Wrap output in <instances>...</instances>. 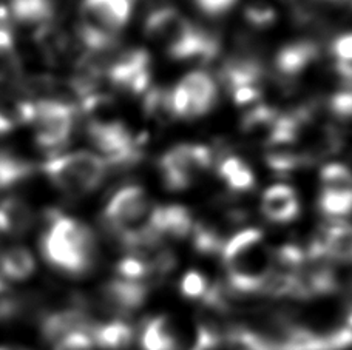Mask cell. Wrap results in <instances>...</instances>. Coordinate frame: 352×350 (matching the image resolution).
<instances>
[{
	"label": "cell",
	"mask_w": 352,
	"mask_h": 350,
	"mask_svg": "<svg viewBox=\"0 0 352 350\" xmlns=\"http://www.w3.org/2000/svg\"><path fill=\"white\" fill-rule=\"evenodd\" d=\"M244 19L255 28H267L275 22L276 12L266 2H252L244 10Z\"/></svg>",
	"instance_id": "cell-29"
},
{
	"label": "cell",
	"mask_w": 352,
	"mask_h": 350,
	"mask_svg": "<svg viewBox=\"0 0 352 350\" xmlns=\"http://www.w3.org/2000/svg\"><path fill=\"white\" fill-rule=\"evenodd\" d=\"M135 0H82L78 36L91 54H100L116 43L129 23Z\"/></svg>",
	"instance_id": "cell-4"
},
{
	"label": "cell",
	"mask_w": 352,
	"mask_h": 350,
	"mask_svg": "<svg viewBox=\"0 0 352 350\" xmlns=\"http://www.w3.org/2000/svg\"><path fill=\"white\" fill-rule=\"evenodd\" d=\"M21 76V59L10 28H0V89Z\"/></svg>",
	"instance_id": "cell-24"
},
{
	"label": "cell",
	"mask_w": 352,
	"mask_h": 350,
	"mask_svg": "<svg viewBox=\"0 0 352 350\" xmlns=\"http://www.w3.org/2000/svg\"><path fill=\"white\" fill-rule=\"evenodd\" d=\"M10 14L21 23H50L56 10L54 0H10Z\"/></svg>",
	"instance_id": "cell-19"
},
{
	"label": "cell",
	"mask_w": 352,
	"mask_h": 350,
	"mask_svg": "<svg viewBox=\"0 0 352 350\" xmlns=\"http://www.w3.org/2000/svg\"><path fill=\"white\" fill-rule=\"evenodd\" d=\"M334 2H343V0H334Z\"/></svg>",
	"instance_id": "cell-39"
},
{
	"label": "cell",
	"mask_w": 352,
	"mask_h": 350,
	"mask_svg": "<svg viewBox=\"0 0 352 350\" xmlns=\"http://www.w3.org/2000/svg\"><path fill=\"white\" fill-rule=\"evenodd\" d=\"M181 293L190 299H204L210 290L209 281L199 272H188L181 279Z\"/></svg>",
	"instance_id": "cell-30"
},
{
	"label": "cell",
	"mask_w": 352,
	"mask_h": 350,
	"mask_svg": "<svg viewBox=\"0 0 352 350\" xmlns=\"http://www.w3.org/2000/svg\"><path fill=\"white\" fill-rule=\"evenodd\" d=\"M331 49L338 62H349V64H352V34H343L337 37Z\"/></svg>",
	"instance_id": "cell-34"
},
{
	"label": "cell",
	"mask_w": 352,
	"mask_h": 350,
	"mask_svg": "<svg viewBox=\"0 0 352 350\" xmlns=\"http://www.w3.org/2000/svg\"><path fill=\"white\" fill-rule=\"evenodd\" d=\"M34 167L16 154L0 152V190H8L33 176Z\"/></svg>",
	"instance_id": "cell-22"
},
{
	"label": "cell",
	"mask_w": 352,
	"mask_h": 350,
	"mask_svg": "<svg viewBox=\"0 0 352 350\" xmlns=\"http://www.w3.org/2000/svg\"><path fill=\"white\" fill-rule=\"evenodd\" d=\"M218 99V89L206 71H192L181 79L172 90L173 115L179 119L204 116L213 108Z\"/></svg>",
	"instance_id": "cell-8"
},
{
	"label": "cell",
	"mask_w": 352,
	"mask_h": 350,
	"mask_svg": "<svg viewBox=\"0 0 352 350\" xmlns=\"http://www.w3.org/2000/svg\"><path fill=\"white\" fill-rule=\"evenodd\" d=\"M12 128H14V121L6 115L0 113V137L11 133Z\"/></svg>",
	"instance_id": "cell-36"
},
{
	"label": "cell",
	"mask_w": 352,
	"mask_h": 350,
	"mask_svg": "<svg viewBox=\"0 0 352 350\" xmlns=\"http://www.w3.org/2000/svg\"><path fill=\"white\" fill-rule=\"evenodd\" d=\"M150 227L161 240L166 236L182 240L192 233L193 221L188 210L182 205H166L153 207L150 215Z\"/></svg>",
	"instance_id": "cell-12"
},
{
	"label": "cell",
	"mask_w": 352,
	"mask_h": 350,
	"mask_svg": "<svg viewBox=\"0 0 352 350\" xmlns=\"http://www.w3.org/2000/svg\"><path fill=\"white\" fill-rule=\"evenodd\" d=\"M56 350H94V342L90 334L78 332L59 341Z\"/></svg>",
	"instance_id": "cell-33"
},
{
	"label": "cell",
	"mask_w": 352,
	"mask_h": 350,
	"mask_svg": "<svg viewBox=\"0 0 352 350\" xmlns=\"http://www.w3.org/2000/svg\"><path fill=\"white\" fill-rule=\"evenodd\" d=\"M50 183L70 196H85L102 184L109 165L100 156L90 152H74L53 156L42 164Z\"/></svg>",
	"instance_id": "cell-5"
},
{
	"label": "cell",
	"mask_w": 352,
	"mask_h": 350,
	"mask_svg": "<svg viewBox=\"0 0 352 350\" xmlns=\"http://www.w3.org/2000/svg\"><path fill=\"white\" fill-rule=\"evenodd\" d=\"M261 211L272 222H291L300 213L298 198L291 187L274 185L264 191L261 198Z\"/></svg>",
	"instance_id": "cell-13"
},
{
	"label": "cell",
	"mask_w": 352,
	"mask_h": 350,
	"mask_svg": "<svg viewBox=\"0 0 352 350\" xmlns=\"http://www.w3.org/2000/svg\"><path fill=\"white\" fill-rule=\"evenodd\" d=\"M201 12L209 17H221L234 8L238 0H193Z\"/></svg>",
	"instance_id": "cell-32"
},
{
	"label": "cell",
	"mask_w": 352,
	"mask_h": 350,
	"mask_svg": "<svg viewBox=\"0 0 352 350\" xmlns=\"http://www.w3.org/2000/svg\"><path fill=\"white\" fill-rule=\"evenodd\" d=\"M17 117L33 127L37 147L54 153L70 141L76 122V105L59 97H39L19 104Z\"/></svg>",
	"instance_id": "cell-3"
},
{
	"label": "cell",
	"mask_w": 352,
	"mask_h": 350,
	"mask_svg": "<svg viewBox=\"0 0 352 350\" xmlns=\"http://www.w3.org/2000/svg\"><path fill=\"white\" fill-rule=\"evenodd\" d=\"M318 207L322 213L328 218H344L352 213V193H334L320 191Z\"/></svg>",
	"instance_id": "cell-27"
},
{
	"label": "cell",
	"mask_w": 352,
	"mask_h": 350,
	"mask_svg": "<svg viewBox=\"0 0 352 350\" xmlns=\"http://www.w3.org/2000/svg\"><path fill=\"white\" fill-rule=\"evenodd\" d=\"M36 270V259L33 253L25 247H11L0 255V272L3 278L12 281H23Z\"/></svg>",
	"instance_id": "cell-18"
},
{
	"label": "cell",
	"mask_w": 352,
	"mask_h": 350,
	"mask_svg": "<svg viewBox=\"0 0 352 350\" xmlns=\"http://www.w3.org/2000/svg\"><path fill=\"white\" fill-rule=\"evenodd\" d=\"M0 350H17V349H8V347H0Z\"/></svg>",
	"instance_id": "cell-38"
},
{
	"label": "cell",
	"mask_w": 352,
	"mask_h": 350,
	"mask_svg": "<svg viewBox=\"0 0 352 350\" xmlns=\"http://www.w3.org/2000/svg\"><path fill=\"white\" fill-rule=\"evenodd\" d=\"M263 248V233L258 229H246L226 241L221 252L226 267L249 258Z\"/></svg>",
	"instance_id": "cell-16"
},
{
	"label": "cell",
	"mask_w": 352,
	"mask_h": 350,
	"mask_svg": "<svg viewBox=\"0 0 352 350\" xmlns=\"http://www.w3.org/2000/svg\"><path fill=\"white\" fill-rule=\"evenodd\" d=\"M278 117V111H275L272 107H269V105H256V107H254L243 117V133L254 137V139H258L264 143H267L270 136L274 135Z\"/></svg>",
	"instance_id": "cell-17"
},
{
	"label": "cell",
	"mask_w": 352,
	"mask_h": 350,
	"mask_svg": "<svg viewBox=\"0 0 352 350\" xmlns=\"http://www.w3.org/2000/svg\"><path fill=\"white\" fill-rule=\"evenodd\" d=\"M43 259L70 277H82L93 267L96 237L91 229L72 216L50 211L47 227L41 236Z\"/></svg>",
	"instance_id": "cell-1"
},
{
	"label": "cell",
	"mask_w": 352,
	"mask_h": 350,
	"mask_svg": "<svg viewBox=\"0 0 352 350\" xmlns=\"http://www.w3.org/2000/svg\"><path fill=\"white\" fill-rule=\"evenodd\" d=\"M144 111L148 117L155 119L161 124H166L175 119L173 105H172V91L153 89L146 93L144 99Z\"/></svg>",
	"instance_id": "cell-25"
},
{
	"label": "cell",
	"mask_w": 352,
	"mask_h": 350,
	"mask_svg": "<svg viewBox=\"0 0 352 350\" xmlns=\"http://www.w3.org/2000/svg\"><path fill=\"white\" fill-rule=\"evenodd\" d=\"M212 150L197 143H182L162 156L161 173L168 190L179 191L190 187L199 173L212 167Z\"/></svg>",
	"instance_id": "cell-6"
},
{
	"label": "cell",
	"mask_w": 352,
	"mask_h": 350,
	"mask_svg": "<svg viewBox=\"0 0 352 350\" xmlns=\"http://www.w3.org/2000/svg\"><path fill=\"white\" fill-rule=\"evenodd\" d=\"M322 190L334 193H352V172L342 164L326 165L320 173Z\"/></svg>",
	"instance_id": "cell-26"
},
{
	"label": "cell",
	"mask_w": 352,
	"mask_h": 350,
	"mask_svg": "<svg viewBox=\"0 0 352 350\" xmlns=\"http://www.w3.org/2000/svg\"><path fill=\"white\" fill-rule=\"evenodd\" d=\"M0 316H2V315H0Z\"/></svg>",
	"instance_id": "cell-40"
},
{
	"label": "cell",
	"mask_w": 352,
	"mask_h": 350,
	"mask_svg": "<svg viewBox=\"0 0 352 350\" xmlns=\"http://www.w3.org/2000/svg\"><path fill=\"white\" fill-rule=\"evenodd\" d=\"M261 96V91L258 86H241V89H236L232 91V97L236 105H252L258 101Z\"/></svg>",
	"instance_id": "cell-35"
},
{
	"label": "cell",
	"mask_w": 352,
	"mask_h": 350,
	"mask_svg": "<svg viewBox=\"0 0 352 350\" xmlns=\"http://www.w3.org/2000/svg\"><path fill=\"white\" fill-rule=\"evenodd\" d=\"M91 338L104 350H125L133 341V329L124 321H110L94 327Z\"/></svg>",
	"instance_id": "cell-21"
},
{
	"label": "cell",
	"mask_w": 352,
	"mask_h": 350,
	"mask_svg": "<svg viewBox=\"0 0 352 350\" xmlns=\"http://www.w3.org/2000/svg\"><path fill=\"white\" fill-rule=\"evenodd\" d=\"M218 173L230 190L249 191L254 189L255 176L250 168L236 156H229L218 167Z\"/></svg>",
	"instance_id": "cell-23"
},
{
	"label": "cell",
	"mask_w": 352,
	"mask_h": 350,
	"mask_svg": "<svg viewBox=\"0 0 352 350\" xmlns=\"http://www.w3.org/2000/svg\"><path fill=\"white\" fill-rule=\"evenodd\" d=\"M144 31L150 40L160 43L166 54L176 60H210L219 51L215 36L195 27L172 6L150 12Z\"/></svg>",
	"instance_id": "cell-2"
},
{
	"label": "cell",
	"mask_w": 352,
	"mask_h": 350,
	"mask_svg": "<svg viewBox=\"0 0 352 350\" xmlns=\"http://www.w3.org/2000/svg\"><path fill=\"white\" fill-rule=\"evenodd\" d=\"M104 303L115 312H127L141 307L147 298V287L127 279H113L102 289Z\"/></svg>",
	"instance_id": "cell-14"
},
{
	"label": "cell",
	"mask_w": 352,
	"mask_h": 350,
	"mask_svg": "<svg viewBox=\"0 0 352 350\" xmlns=\"http://www.w3.org/2000/svg\"><path fill=\"white\" fill-rule=\"evenodd\" d=\"M318 56L320 48L317 43L309 40L294 42L276 53L274 67L283 79L292 80L305 73L318 59Z\"/></svg>",
	"instance_id": "cell-10"
},
{
	"label": "cell",
	"mask_w": 352,
	"mask_h": 350,
	"mask_svg": "<svg viewBox=\"0 0 352 350\" xmlns=\"http://www.w3.org/2000/svg\"><path fill=\"white\" fill-rule=\"evenodd\" d=\"M105 74L110 82L131 95H142L150 85V56L144 49H127L113 56L105 65Z\"/></svg>",
	"instance_id": "cell-9"
},
{
	"label": "cell",
	"mask_w": 352,
	"mask_h": 350,
	"mask_svg": "<svg viewBox=\"0 0 352 350\" xmlns=\"http://www.w3.org/2000/svg\"><path fill=\"white\" fill-rule=\"evenodd\" d=\"M116 270L121 279L142 283V279H146L152 273V267H150L147 259H144L138 255H130L127 258H122L118 262Z\"/></svg>",
	"instance_id": "cell-28"
},
{
	"label": "cell",
	"mask_w": 352,
	"mask_h": 350,
	"mask_svg": "<svg viewBox=\"0 0 352 350\" xmlns=\"http://www.w3.org/2000/svg\"><path fill=\"white\" fill-rule=\"evenodd\" d=\"M176 346H178V338H176L175 330L167 318H153L142 329V350H175Z\"/></svg>",
	"instance_id": "cell-20"
},
{
	"label": "cell",
	"mask_w": 352,
	"mask_h": 350,
	"mask_svg": "<svg viewBox=\"0 0 352 350\" xmlns=\"http://www.w3.org/2000/svg\"><path fill=\"white\" fill-rule=\"evenodd\" d=\"M87 130L91 142L105 156L104 161L109 167H129L140 159V145L124 124L94 119Z\"/></svg>",
	"instance_id": "cell-7"
},
{
	"label": "cell",
	"mask_w": 352,
	"mask_h": 350,
	"mask_svg": "<svg viewBox=\"0 0 352 350\" xmlns=\"http://www.w3.org/2000/svg\"><path fill=\"white\" fill-rule=\"evenodd\" d=\"M36 215L30 205L19 198L0 201V233L23 235L33 227Z\"/></svg>",
	"instance_id": "cell-15"
},
{
	"label": "cell",
	"mask_w": 352,
	"mask_h": 350,
	"mask_svg": "<svg viewBox=\"0 0 352 350\" xmlns=\"http://www.w3.org/2000/svg\"><path fill=\"white\" fill-rule=\"evenodd\" d=\"M329 110L338 122L352 125V90L336 93L329 101Z\"/></svg>",
	"instance_id": "cell-31"
},
{
	"label": "cell",
	"mask_w": 352,
	"mask_h": 350,
	"mask_svg": "<svg viewBox=\"0 0 352 350\" xmlns=\"http://www.w3.org/2000/svg\"><path fill=\"white\" fill-rule=\"evenodd\" d=\"M94 324L90 321L82 310L79 309H67L56 312V314L48 315L45 320L42 321V335L45 340L56 342L67 338L68 335L85 332L93 334Z\"/></svg>",
	"instance_id": "cell-11"
},
{
	"label": "cell",
	"mask_w": 352,
	"mask_h": 350,
	"mask_svg": "<svg viewBox=\"0 0 352 350\" xmlns=\"http://www.w3.org/2000/svg\"><path fill=\"white\" fill-rule=\"evenodd\" d=\"M5 289H6V284H5V278H3V275H2V272H0V293H3V292H5Z\"/></svg>",
	"instance_id": "cell-37"
}]
</instances>
